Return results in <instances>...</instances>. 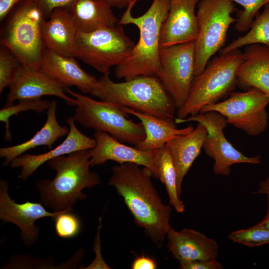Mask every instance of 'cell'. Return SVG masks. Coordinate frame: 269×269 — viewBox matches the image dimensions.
<instances>
[{"mask_svg":"<svg viewBox=\"0 0 269 269\" xmlns=\"http://www.w3.org/2000/svg\"><path fill=\"white\" fill-rule=\"evenodd\" d=\"M153 163L157 178L165 185L170 205L177 212L183 213L185 207L178 192L176 169L166 144L154 150Z\"/></svg>","mask_w":269,"mask_h":269,"instance_id":"cell-26","label":"cell"},{"mask_svg":"<svg viewBox=\"0 0 269 269\" xmlns=\"http://www.w3.org/2000/svg\"><path fill=\"white\" fill-rule=\"evenodd\" d=\"M21 65L16 57L6 47L0 50V93L9 87Z\"/></svg>","mask_w":269,"mask_h":269,"instance_id":"cell-32","label":"cell"},{"mask_svg":"<svg viewBox=\"0 0 269 269\" xmlns=\"http://www.w3.org/2000/svg\"><path fill=\"white\" fill-rule=\"evenodd\" d=\"M90 149L83 150L52 159L48 166L56 172L51 180L42 179L37 183L41 202L54 212L72 208L78 200H84L82 193L100 183L98 175L90 171Z\"/></svg>","mask_w":269,"mask_h":269,"instance_id":"cell-4","label":"cell"},{"mask_svg":"<svg viewBox=\"0 0 269 269\" xmlns=\"http://www.w3.org/2000/svg\"><path fill=\"white\" fill-rule=\"evenodd\" d=\"M111 7H116L121 8L123 7H127L130 2L134 0H100Z\"/></svg>","mask_w":269,"mask_h":269,"instance_id":"cell-39","label":"cell"},{"mask_svg":"<svg viewBox=\"0 0 269 269\" xmlns=\"http://www.w3.org/2000/svg\"><path fill=\"white\" fill-rule=\"evenodd\" d=\"M237 11L229 0H201L198 2V33L194 41L195 76L224 47L229 27L236 21L231 14Z\"/></svg>","mask_w":269,"mask_h":269,"instance_id":"cell-8","label":"cell"},{"mask_svg":"<svg viewBox=\"0 0 269 269\" xmlns=\"http://www.w3.org/2000/svg\"><path fill=\"white\" fill-rule=\"evenodd\" d=\"M242 56L237 72V86L244 90L254 87L269 95V47L249 45Z\"/></svg>","mask_w":269,"mask_h":269,"instance_id":"cell-21","label":"cell"},{"mask_svg":"<svg viewBox=\"0 0 269 269\" xmlns=\"http://www.w3.org/2000/svg\"><path fill=\"white\" fill-rule=\"evenodd\" d=\"M51 103L49 100L41 99H27L19 100L16 105L8 107H3L0 110V121L5 124L4 138L7 141H10L12 135L10 130L9 119L13 116L19 113L28 110H32L38 113L47 111Z\"/></svg>","mask_w":269,"mask_h":269,"instance_id":"cell-28","label":"cell"},{"mask_svg":"<svg viewBox=\"0 0 269 269\" xmlns=\"http://www.w3.org/2000/svg\"><path fill=\"white\" fill-rule=\"evenodd\" d=\"M177 109L186 101L195 77L194 41L161 48L156 74Z\"/></svg>","mask_w":269,"mask_h":269,"instance_id":"cell-12","label":"cell"},{"mask_svg":"<svg viewBox=\"0 0 269 269\" xmlns=\"http://www.w3.org/2000/svg\"><path fill=\"white\" fill-rule=\"evenodd\" d=\"M195 121L203 125L207 135L203 148L206 154L214 161L213 171L215 174L227 176L231 166L235 164H259L261 157H248L236 149L226 138L223 131L228 123L224 116L216 111H208L189 116L185 119L175 118V123Z\"/></svg>","mask_w":269,"mask_h":269,"instance_id":"cell-11","label":"cell"},{"mask_svg":"<svg viewBox=\"0 0 269 269\" xmlns=\"http://www.w3.org/2000/svg\"><path fill=\"white\" fill-rule=\"evenodd\" d=\"M247 33L224 46L219 54H225L251 44H261L269 47V3L263 11L255 16Z\"/></svg>","mask_w":269,"mask_h":269,"instance_id":"cell-27","label":"cell"},{"mask_svg":"<svg viewBox=\"0 0 269 269\" xmlns=\"http://www.w3.org/2000/svg\"><path fill=\"white\" fill-rule=\"evenodd\" d=\"M11 11L1 43L22 66L39 69L45 48L41 29L45 15L34 0H23Z\"/></svg>","mask_w":269,"mask_h":269,"instance_id":"cell-6","label":"cell"},{"mask_svg":"<svg viewBox=\"0 0 269 269\" xmlns=\"http://www.w3.org/2000/svg\"><path fill=\"white\" fill-rule=\"evenodd\" d=\"M229 0L238 3L243 8L237 13L235 28L238 32L248 31L260 8L269 3V0Z\"/></svg>","mask_w":269,"mask_h":269,"instance_id":"cell-30","label":"cell"},{"mask_svg":"<svg viewBox=\"0 0 269 269\" xmlns=\"http://www.w3.org/2000/svg\"><path fill=\"white\" fill-rule=\"evenodd\" d=\"M140 0L130 2L118 25L134 24L139 31V40L130 55L115 67L118 79L130 80L139 76H156L159 66L160 37L170 7V0H153L147 11L139 17L132 9Z\"/></svg>","mask_w":269,"mask_h":269,"instance_id":"cell-2","label":"cell"},{"mask_svg":"<svg viewBox=\"0 0 269 269\" xmlns=\"http://www.w3.org/2000/svg\"><path fill=\"white\" fill-rule=\"evenodd\" d=\"M78 32H90L118 25L112 7L100 0H74L67 9Z\"/></svg>","mask_w":269,"mask_h":269,"instance_id":"cell-25","label":"cell"},{"mask_svg":"<svg viewBox=\"0 0 269 269\" xmlns=\"http://www.w3.org/2000/svg\"><path fill=\"white\" fill-rule=\"evenodd\" d=\"M267 196L266 201V212L263 219L258 223V225L269 230V196Z\"/></svg>","mask_w":269,"mask_h":269,"instance_id":"cell-40","label":"cell"},{"mask_svg":"<svg viewBox=\"0 0 269 269\" xmlns=\"http://www.w3.org/2000/svg\"><path fill=\"white\" fill-rule=\"evenodd\" d=\"M207 135L206 128L198 123L191 133L174 137L166 143L175 167L180 196L182 194L183 179L200 154Z\"/></svg>","mask_w":269,"mask_h":269,"instance_id":"cell-22","label":"cell"},{"mask_svg":"<svg viewBox=\"0 0 269 269\" xmlns=\"http://www.w3.org/2000/svg\"><path fill=\"white\" fill-rule=\"evenodd\" d=\"M157 267L154 259L144 255L137 257L131 265L132 269H155Z\"/></svg>","mask_w":269,"mask_h":269,"instance_id":"cell-36","label":"cell"},{"mask_svg":"<svg viewBox=\"0 0 269 269\" xmlns=\"http://www.w3.org/2000/svg\"><path fill=\"white\" fill-rule=\"evenodd\" d=\"M139 166L133 163L115 165L109 185L122 197L134 222L160 247L171 227L172 208L163 204L153 184L151 171Z\"/></svg>","mask_w":269,"mask_h":269,"instance_id":"cell-1","label":"cell"},{"mask_svg":"<svg viewBox=\"0 0 269 269\" xmlns=\"http://www.w3.org/2000/svg\"><path fill=\"white\" fill-rule=\"evenodd\" d=\"M66 93L65 88L40 70L21 65L9 86V92L4 107L12 105L16 100L41 99L44 96H55L70 105L76 106V100Z\"/></svg>","mask_w":269,"mask_h":269,"instance_id":"cell-14","label":"cell"},{"mask_svg":"<svg viewBox=\"0 0 269 269\" xmlns=\"http://www.w3.org/2000/svg\"><path fill=\"white\" fill-rule=\"evenodd\" d=\"M121 108L125 113L138 118L143 126L146 137L134 145L136 148L141 150L153 151L161 148L174 137L188 134L194 129L192 126L178 129L175 121L138 112L129 107Z\"/></svg>","mask_w":269,"mask_h":269,"instance_id":"cell-23","label":"cell"},{"mask_svg":"<svg viewBox=\"0 0 269 269\" xmlns=\"http://www.w3.org/2000/svg\"><path fill=\"white\" fill-rule=\"evenodd\" d=\"M101 218H99V225L98 228L97 234L95 238L93 250L95 253V257L93 262L83 269H109L111 268L106 263L101 255V247L100 236V231L101 228Z\"/></svg>","mask_w":269,"mask_h":269,"instance_id":"cell-33","label":"cell"},{"mask_svg":"<svg viewBox=\"0 0 269 269\" xmlns=\"http://www.w3.org/2000/svg\"><path fill=\"white\" fill-rule=\"evenodd\" d=\"M56 109L57 102L53 100L47 110V119L44 125L29 140L16 145L0 148V157L4 159V166H7L26 151L38 146H45L51 149L53 144L59 138L67 135L69 127L59 123L56 117Z\"/></svg>","mask_w":269,"mask_h":269,"instance_id":"cell-24","label":"cell"},{"mask_svg":"<svg viewBox=\"0 0 269 269\" xmlns=\"http://www.w3.org/2000/svg\"><path fill=\"white\" fill-rule=\"evenodd\" d=\"M269 95L252 87L243 92H232L226 99L203 108L200 113L216 111L224 116L228 124L257 136L263 133L268 125L266 107Z\"/></svg>","mask_w":269,"mask_h":269,"instance_id":"cell-10","label":"cell"},{"mask_svg":"<svg viewBox=\"0 0 269 269\" xmlns=\"http://www.w3.org/2000/svg\"><path fill=\"white\" fill-rule=\"evenodd\" d=\"M231 241L249 247L269 244V230L257 224L247 229L231 232L228 235Z\"/></svg>","mask_w":269,"mask_h":269,"instance_id":"cell-29","label":"cell"},{"mask_svg":"<svg viewBox=\"0 0 269 269\" xmlns=\"http://www.w3.org/2000/svg\"><path fill=\"white\" fill-rule=\"evenodd\" d=\"M242 59L239 49L214 57L194 77L188 98L177 109L176 118L185 119L198 114L204 107L230 95L237 85V72Z\"/></svg>","mask_w":269,"mask_h":269,"instance_id":"cell-5","label":"cell"},{"mask_svg":"<svg viewBox=\"0 0 269 269\" xmlns=\"http://www.w3.org/2000/svg\"><path fill=\"white\" fill-rule=\"evenodd\" d=\"M167 247L179 264L196 260L216 259L219 246L216 240L190 228L176 231L170 227Z\"/></svg>","mask_w":269,"mask_h":269,"instance_id":"cell-18","label":"cell"},{"mask_svg":"<svg viewBox=\"0 0 269 269\" xmlns=\"http://www.w3.org/2000/svg\"><path fill=\"white\" fill-rule=\"evenodd\" d=\"M253 193L269 196V175L259 183L257 189Z\"/></svg>","mask_w":269,"mask_h":269,"instance_id":"cell-38","label":"cell"},{"mask_svg":"<svg viewBox=\"0 0 269 269\" xmlns=\"http://www.w3.org/2000/svg\"><path fill=\"white\" fill-rule=\"evenodd\" d=\"M75 121L72 117L67 118L66 122L69 127V133L65 140L53 149L37 155L23 154L11 162L12 168H21L19 178L23 180H27L40 166L52 159L80 150L91 149L95 146V139L81 132Z\"/></svg>","mask_w":269,"mask_h":269,"instance_id":"cell-17","label":"cell"},{"mask_svg":"<svg viewBox=\"0 0 269 269\" xmlns=\"http://www.w3.org/2000/svg\"><path fill=\"white\" fill-rule=\"evenodd\" d=\"M43 12L46 17L57 8L68 9L74 0H34Z\"/></svg>","mask_w":269,"mask_h":269,"instance_id":"cell-34","label":"cell"},{"mask_svg":"<svg viewBox=\"0 0 269 269\" xmlns=\"http://www.w3.org/2000/svg\"><path fill=\"white\" fill-rule=\"evenodd\" d=\"M39 70L64 88L74 86L90 93L97 78L83 70L74 57L58 54L44 48Z\"/></svg>","mask_w":269,"mask_h":269,"instance_id":"cell-19","label":"cell"},{"mask_svg":"<svg viewBox=\"0 0 269 269\" xmlns=\"http://www.w3.org/2000/svg\"><path fill=\"white\" fill-rule=\"evenodd\" d=\"M23 0H0V20L3 21L13 8Z\"/></svg>","mask_w":269,"mask_h":269,"instance_id":"cell-37","label":"cell"},{"mask_svg":"<svg viewBox=\"0 0 269 269\" xmlns=\"http://www.w3.org/2000/svg\"><path fill=\"white\" fill-rule=\"evenodd\" d=\"M67 93L76 100L75 121L84 127L107 133L123 143L135 145L144 140L146 134L142 124L127 118L121 107L97 101L66 88Z\"/></svg>","mask_w":269,"mask_h":269,"instance_id":"cell-7","label":"cell"},{"mask_svg":"<svg viewBox=\"0 0 269 269\" xmlns=\"http://www.w3.org/2000/svg\"><path fill=\"white\" fill-rule=\"evenodd\" d=\"M200 0H170L160 33V47L194 41L198 33L195 8Z\"/></svg>","mask_w":269,"mask_h":269,"instance_id":"cell-15","label":"cell"},{"mask_svg":"<svg viewBox=\"0 0 269 269\" xmlns=\"http://www.w3.org/2000/svg\"><path fill=\"white\" fill-rule=\"evenodd\" d=\"M223 265L217 259L196 260L180 264L181 269H222Z\"/></svg>","mask_w":269,"mask_h":269,"instance_id":"cell-35","label":"cell"},{"mask_svg":"<svg viewBox=\"0 0 269 269\" xmlns=\"http://www.w3.org/2000/svg\"><path fill=\"white\" fill-rule=\"evenodd\" d=\"M8 189V182L1 179L0 218L5 223L10 222L16 225L21 231L23 242L25 245L30 247L39 237V230L35 225V221L45 217L53 218L65 210L51 212L46 210L40 203L26 201L17 203L11 198Z\"/></svg>","mask_w":269,"mask_h":269,"instance_id":"cell-13","label":"cell"},{"mask_svg":"<svg viewBox=\"0 0 269 269\" xmlns=\"http://www.w3.org/2000/svg\"><path fill=\"white\" fill-rule=\"evenodd\" d=\"M135 44L121 25L101 28L90 32H77L75 57L104 74L122 63Z\"/></svg>","mask_w":269,"mask_h":269,"instance_id":"cell-9","label":"cell"},{"mask_svg":"<svg viewBox=\"0 0 269 269\" xmlns=\"http://www.w3.org/2000/svg\"><path fill=\"white\" fill-rule=\"evenodd\" d=\"M64 210L53 218L57 235L60 238L69 239L77 236L81 232L82 224L80 218L71 211Z\"/></svg>","mask_w":269,"mask_h":269,"instance_id":"cell-31","label":"cell"},{"mask_svg":"<svg viewBox=\"0 0 269 269\" xmlns=\"http://www.w3.org/2000/svg\"><path fill=\"white\" fill-rule=\"evenodd\" d=\"M90 94L101 101L175 121L176 105L156 76H139L116 83L104 74Z\"/></svg>","mask_w":269,"mask_h":269,"instance_id":"cell-3","label":"cell"},{"mask_svg":"<svg viewBox=\"0 0 269 269\" xmlns=\"http://www.w3.org/2000/svg\"><path fill=\"white\" fill-rule=\"evenodd\" d=\"M77 30L67 9L54 10L42 26L45 48L58 54L75 57Z\"/></svg>","mask_w":269,"mask_h":269,"instance_id":"cell-20","label":"cell"},{"mask_svg":"<svg viewBox=\"0 0 269 269\" xmlns=\"http://www.w3.org/2000/svg\"><path fill=\"white\" fill-rule=\"evenodd\" d=\"M94 137L96 145L90 149L91 167L103 164L108 160L119 164L133 163L147 168L153 177L157 178L153 163L154 150L144 151L127 146L101 131H95Z\"/></svg>","mask_w":269,"mask_h":269,"instance_id":"cell-16","label":"cell"}]
</instances>
